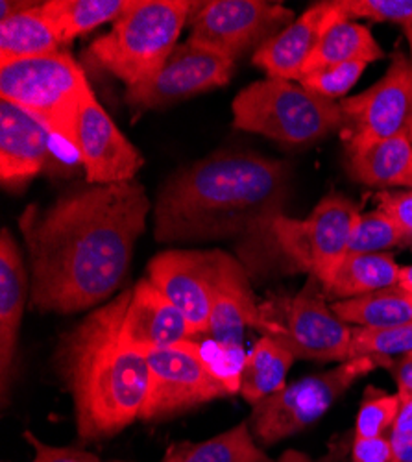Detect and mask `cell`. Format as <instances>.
Listing matches in <instances>:
<instances>
[{
  "mask_svg": "<svg viewBox=\"0 0 412 462\" xmlns=\"http://www.w3.org/2000/svg\"><path fill=\"white\" fill-rule=\"evenodd\" d=\"M89 89L84 69L69 52L0 65V98L33 115L74 152L80 106Z\"/></svg>",
  "mask_w": 412,
  "mask_h": 462,
  "instance_id": "8992f818",
  "label": "cell"
},
{
  "mask_svg": "<svg viewBox=\"0 0 412 462\" xmlns=\"http://www.w3.org/2000/svg\"><path fill=\"white\" fill-rule=\"evenodd\" d=\"M352 462H394V451L389 437L357 439L353 437Z\"/></svg>",
  "mask_w": 412,
  "mask_h": 462,
  "instance_id": "d590c367",
  "label": "cell"
},
{
  "mask_svg": "<svg viewBox=\"0 0 412 462\" xmlns=\"http://www.w3.org/2000/svg\"><path fill=\"white\" fill-rule=\"evenodd\" d=\"M232 60L185 42L148 82L128 88L126 102L137 109H156L204 91L226 86L233 70Z\"/></svg>",
  "mask_w": 412,
  "mask_h": 462,
  "instance_id": "4fadbf2b",
  "label": "cell"
},
{
  "mask_svg": "<svg viewBox=\"0 0 412 462\" xmlns=\"http://www.w3.org/2000/svg\"><path fill=\"white\" fill-rule=\"evenodd\" d=\"M412 352V320L383 329H352V359L362 356L394 357Z\"/></svg>",
  "mask_w": 412,
  "mask_h": 462,
  "instance_id": "4dcf8cb0",
  "label": "cell"
},
{
  "mask_svg": "<svg viewBox=\"0 0 412 462\" xmlns=\"http://www.w3.org/2000/svg\"><path fill=\"white\" fill-rule=\"evenodd\" d=\"M380 209L387 213L399 227L412 237V190L407 192H381L378 197Z\"/></svg>",
  "mask_w": 412,
  "mask_h": 462,
  "instance_id": "e575fe53",
  "label": "cell"
},
{
  "mask_svg": "<svg viewBox=\"0 0 412 462\" xmlns=\"http://www.w3.org/2000/svg\"><path fill=\"white\" fill-rule=\"evenodd\" d=\"M405 35H407L408 47H410V63H412V28H405ZM410 139H412V128H410Z\"/></svg>",
  "mask_w": 412,
  "mask_h": 462,
  "instance_id": "b9f144b4",
  "label": "cell"
},
{
  "mask_svg": "<svg viewBox=\"0 0 412 462\" xmlns=\"http://www.w3.org/2000/svg\"><path fill=\"white\" fill-rule=\"evenodd\" d=\"M246 328H261V307L255 303L243 264L222 252L211 291L207 335L220 348L241 352Z\"/></svg>",
  "mask_w": 412,
  "mask_h": 462,
  "instance_id": "e0dca14e",
  "label": "cell"
},
{
  "mask_svg": "<svg viewBox=\"0 0 412 462\" xmlns=\"http://www.w3.org/2000/svg\"><path fill=\"white\" fill-rule=\"evenodd\" d=\"M410 310H412V300H410Z\"/></svg>",
  "mask_w": 412,
  "mask_h": 462,
  "instance_id": "7bdbcfd3",
  "label": "cell"
},
{
  "mask_svg": "<svg viewBox=\"0 0 412 462\" xmlns=\"http://www.w3.org/2000/svg\"><path fill=\"white\" fill-rule=\"evenodd\" d=\"M401 266L390 254H348L324 291L339 300L357 298L399 283Z\"/></svg>",
  "mask_w": 412,
  "mask_h": 462,
  "instance_id": "603a6c76",
  "label": "cell"
},
{
  "mask_svg": "<svg viewBox=\"0 0 412 462\" xmlns=\"http://www.w3.org/2000/svg\"><path fill=\"white\" fill-rule=\"evenodd\" d=\"M30 294V274L15 237L8 227L0 234V379L3 396L14 375L21 322Z\"/></svg>",
  "mask_w": 412,
  "mask_h": 462,
  "instance_id": "ffe728a7",
  "label": "cell"
},
{
  "mask_svg": "<svg viewBox=\"0 0 412 462\" xmlns=\"http://www.w3.org/2000/svg\"><path fill=\"white\" fill-rule=\"evenodd\" d=\"M61 49L63 43L43 15L41 3H33L12 17L0 21V65L54 56L65 52Z\"/></svg>",
  "mask_w": 412,
  "mask_h": 462,
  "instance_id": "7402d4cb",
  "label": "cell"
},
{
  "mask_svg": "<svg viewBox=\"0 0 412 462\" xmlns=\"http://www.w3.org/2000/svg\"><path fill=\"white\" fill-rule=\"evenodd\" d=\"M341 137L346 153L364 150L412 128V63L403 52L392 56L383 79L361 95L339 102Z\"/></svg>",
  "mask_w": 412,
  "mask_h": 462,
  "instance_id": "7c38bea8",
  "label": "cell"
},
{
  "mask_svg": "<svg viewBox=\"0 0 412 462\" xmlns=\"http://www.w3.org/2000/svg\"><path fill=\"white\" fill-rule=\"evenodd\" d=\"M50 137L33 115L0 98V180L6 189L24 187L45 169Z\"/></svg>",
  "mask_w": 412,
  "mask_h": 462,
  "instance_id": "d6986e66",
  "label": "cell"
},
{
  "mask_svg": "<svg viewBox=\"0 0 412 462\" xmlns=\"http://www.w3.org/2000/svg\"><path fill=\"white\" fill-rule=\"evenodd\" d=\"M389 437H412V398H401V407Z\"/></svg>",
  "mask_w": 412,
  "mask_h": 462,
  "instance_id": "74e56055",
  "label": "cell"
},
{
  "mask_svg": "<svg viewBox=\"0 0 412 462\" xmlns=\"http://www.w3.org/2000/svg\"><path fill=\"white\" fill-rule=\"evenodd\" d=\"M350 176L368 187H412V139L390 137L348 153Z\"/></svg>",
  "mask_w": 412,
  "mask_h": 462,
  "instance_id": "44dd1931",
  "label": "cell"
},
{
  "mask_svg": "<svg viewBox=\"0 0 412 462\" xmlns=\"http://www.w3.org/2000/svg\"><path fill=\"white\" fill-rule=\"evenodd\" d=\"M296 357L276 338L263 335L244 356L241 370V394L252 405L263 402L285 387V379Z\"/></svg>",
  "mask_w": 412,
  "mask_h": 462,
  "instance_id": "cb8c5ba5",
  "label": "cell"
},
{
  "mask_svg": "<svg viewBox=\"0 0 412 462\" xmlns=\"http://www.w3.org/2000/svg\"><path fill=\"white\" fill-rule=\"evenodd\" d=\"M144 356L150 368L148 396L141 412L144 421H163L233 394L207 359L204 346L193 338Z\"/></svg>",
  "mask_w": 412,
  "mask_h": 462,
  "instance_id": "30bf717a",
  "label": "cell"
},
{
  "mask_svg": "<svg viewBox=\"0 0 412 462\" xmlns=\"http://www.w3.org/2000/svg\"><path fill=\"white\" fill-rule=\"evenodd\" d=\"M197 8L198 3L189 0H130L114 28L91 43L87 58L128 88L144 84L178 47V37Z\"/></svg>",
  "mask_w": 412,
  "mask_h": 462,
  "instance_id": "277c9868",
  "label": "cell"
},
{
  "mask_svg": "<svg viewBox=\"0 0 412 462\" xmlns=\"http://www.w3.org/2000/svg\"><path fill=\"white\" fill-rule=\"evenodd\" d=\"M261 331L281 342L296 359H352V329L325 303L324 285L309 276L306 287L276 305L261 307Z\"/></svg>",
  "mask_w": 412,
  "mask_h": 462,
  "instance_id": "9c48e42d",
  "label": "cell"
},
{
  "mask_svg": "<svg viewBox=\"0 0 412 462\" xmlns=\"http://www.w3.org/2000/svg\"><path fill=\"white\" fill-rule=\"evenodd\" d=\"M150 200L132 180L70 192L19 224L30 264V303L47 313H78L105 301L124 282Z\"/></svg>",
  "mask_w": 412,
  "mask_h": 462,
  "instance_id": "6da1fadb",
  "label": "cell"
},
{
  "mask_svg": "<svg viewBox=\"0 0 412 462\" xmlns=\"http://www.w3.org/2000/svg\"><path fill=\"white\" fill-rule=\"evenodd\" d=\"M128 5L130 0H49L41 3V12L67 45L100 24L115 23Z\"/></svg>",
  "mask_w": 412,
  "mask_h": 462,
  "instance_id": "83f0119b",
  "label": "cell"
},
{
  "mask_svg": "<svg viewBox=\"0 0 412 462\" xmlns=\"http://www.w3.org/2000/svg\"><path fill=\"white\" fill-rule=\"evenodd\" d=\"M366 67L368 63L362 61L327 65L304 74L298 84H302L306 89L325 100L343 102L346 95L353 89V86L359 82Z\"/></svg>",
  "mask_w": 412,
  "mask_h": 462,
  "instance_id": "1f68e13d",
  "label": "cell"
},
{
  "mask_svg": "<svg viewBox=\"0 0 412 462\" xmlns=\"http://www.w3.org/2000/svg\"><path fill=\"white\" fill-rule=\"evenodd\" d=\"M348 21L368 19L412 28V0H336Z\"/></svg>",
  "mask_w": 412,
  "mask_h": 462,
  "instance_id": "d6a6232c",
  "label": "cell"
},
{
  "mask_svg": "<svg viewBox=\"0 0 412 462\" xmlns=\"http://www.w3.org/2000/svg\"><path fill=\"white\" fill-rule=\"evenodd\" d=\"M292 21L294 14L281 3L211 0L198 3L187 42L235 61L252 49L259 51Z\"/></svg>",
  "mask_w": 412,
  "mask_h": 462,
  "instance_id": "8fae6325",
  "label": "cell"
},
{
  "mask_svg": "<svg viewBox=\"0 0 412 462\" xmlns=\"http://www.w3.org/2000/svg\"><path fill=\"white\" fill-rule=\"evenodd\" d=\"M161 462H272L269 455L257 448L250 423L224 431L204 442L172 444Z\"/></svg>",
  "mask_w": 412,
  "mask_h": 462,
  "instance_id": "484cf974",
  "label": "cell"
},
{
  "mask_svg": "<svg viewBox=\"0 0 412 462\" xmlns=\"http://www.w3.org/2000/svg\"><path fill=\"white\" fill-rule=\"evenodd\" d=\"M401 407L399 394H389L383 389L368 387L361 409L357 412L355 431L357 439H381L389 437Z\"/></svg>",
  "mask_w": 412,
  "mask_h": 462,
  "instance_id": "f546056e",
  "label": "cell"
},
{
  "mask_svg": "<svg viewBox=\"0 0 412 462\" xmlns=\"http://www.w3.org/2000/svg\"><path fill=\"white\" fill-rule=\"evenodd\" d=\"M77 156L91 185H115L135 178L144 165L141 152L111 121L89 89L82 100L77 126Z\"/></svg>",
  "mask_w": 412,
  "mask_h": 462,
  "instance_id": "9a60e30c",
  "label": "cell"
},
{
  "mask_svg": "<svg viewBox=\"0 0 412 462\" xmlns=\"http://www.w3.org/2000/svg\"><path fill=\"white\" fill-rule=\"evenodd\" d=\"M383 56L385 52L381 45L376 42V37L371 35L370 28L355 21L343 19L331 24L329 30L324 33L322 42L318 43L315 54L311 56L304 74L327 65L352 63V61L373 63V61H380Z\"/></svg>",
  "mask_w": 412,
  "mask_h": 462,
  "instance_id": "4316f807",
  "label": "cell"
},
{
  "mask_svg": "<svg viewBox=\"0 0 412 462\" xmlns=\"http://www.w3.org/2000/svg\"><path fill=\"white\" fill-rule=\"evenodd\" d=\"M288 167L252 153H215L178 172L160 192V243H198L248 234L283 215Z\"/></svg>",
  "mask_w": 412,
  "mask_h": 462,
  "instance_id": "7a4b0ae2",
  "label": "cell"
},
{
  "mask_svg": "<svg viewBox=\"0 0 412 462\" xmlns=\"http://www.w3.org/2000/svg\"><path fill=\"white\" fill-rule=\"evenodd\" d=\"M410 243L412 237L381 209L361 213L348 254H383L392 246Z\"/></svg>",
  "mask_w": 412,
  "mask_h": 462,
  "instance_id": "f1b7e54d",
  "label": "cell"
},
{
  "mask_svg": "<svg viewBox=\"0 0 412 462\" xmlns=\"http://www.w3.org/2000/svg\"><path fill=\"white\" fill-rule=\"evenodd\" d=\"M361 213V208L344 195H329L307 218L278 215L267 229L298 271L307 273L325 287L350 252Z\"/></svg>",
  "mask_w": 412,
  "mask_h": 462,
  "instance_id": "ba28073f",
  "label": "cell"
},
{
  "mask_svg": "<svg viewBox=\"0 0 412 462\" xmlns=\"http://www.w3.org/2000/svg\"><path fill=\"white\" fill-rule=\"evenodd\" d=\"M278 462H315L311 457H307L306 453H302V451H298V449H288V451H285L279 458H278Z\"/></svg>",
  "mask_w": 412,
  "mask_h": 462,
  "instance_id": "ab89813d",
  "label": "cell"
},
{
  "mask_svg": "<svg viewBox=\"0 0 412 462\" xmlns=\"http://www.w3.org/2000/svg\"><path fill=\"white\" fill-rule=\"evenodd\" d=\"M387 370L394 377L399 398H412V352L390 359Z\"/></svg>",
  "mask_w": 412,
  "mask_h": 462,
  "instance_id": "8d00e7d4",
  "label": "cell"
},
{
  "mask_svg": "<svg viewBox=\"0 0 412 462\" xmlns=\"http://www.w3.org/2000/svg\"><path fill=\"white\" fill-rule=\"evenodd\" d=\"M130 298L132 287L60 338L54 363L74 402L82 440L115 437L141 420L150 368L146 356L121 335Z\"/></svg>",
  "mask_w": 412,
  "mask_h": 462,
  "instance_id": "3957f363",
  "label": "cell"
},
{
  "mask_svg": "<svg viewBox=\"0 0 412 462\" xmlns=\"http://www.w3.org/2000/svg\"><path fill=\"white\" fill-rule=\"evenodd\" d=\"M392 357L362 356L336 368L307 375L253 405L250 414L252 435L270 446L304 431L339 400L355 381L376 368H387Z\"/></svg>",
  "mask_w": 412,
  "mask_h": 462,
  "instance_id": "52a82bcc",
  "label": "cell"
},
{
  "mask_svg": "<svg viewBox=\"0 0 412 462\" xmlns=\"http://www.w3.org/2000/svg\"><path fill=\"white\" fill-rule=\"evenodd\" d=\"M24 440H28L33 448L32 462H100V458L89 451L78 448H58L49 446L35 439L30 431H24Z\"/></svg>",
  "mask_w": 412,
  "mask_h": 462,
  "instance_id": "836d02e7",
  "label": "cell"
},
{
  "mask_svg": "<svg viewBox=\"0 0 412 462\" xmlns=\"http://www.w3.org/2000/svg\"><path fill=\"white\" fill-rule=\"evenodd\" d=\"M403 291H407L408 294H412V266H401L399 271V283H398Z\"/></svg>",
  "mask_w": 412,
  "mask_h": 462,
  "instance_id": "60d3db41",
  "label": "cell"
},
{
  "mask_svg": "<svg viewBox=\"0 0 412 462\" xmlns=\"http://www.w3.org/2000/svg\"><path fill=\"white\" fill-rule=\"evenodd\" d=\"M412 294L399 285L331 303L333 313L344 324L366 329H383L412 320Z\"/></svg>",
  "mask_w": 412,
  "mask_h": 462,
  "instance_id": "d4e9b609",
  "label": "cell"
},
{
  "mask_svg": "<svg viewBox=\"0 0 412 462\" xmlns=\"http://www.w3.org/2000/svg\"><path fill=\"white\" fill-rule=\"evenodd\" d=\"M121 335L126 344L142 354L170 348L197 337L178 307L148 278L132 287Z\"/></svg>",
  "mask_w": 412,
  "mask_h": 462,
  "instance_id": "ac0fdd59",
  "label": "cell"
},
{
  "mask_svg": "<svg viewBox=\"0 0 412 462\" xmlns=\"http://www.w3.org/2000/svg\"><path fill=\"white\" fill-rule=\"evenodd\" d=\"M394 462H396V460H394Z\"/></svg>",
  "mask_w": 412,
  "mask_h": 462,
  "instance_id": "ee69618b",
  "label": "cell"
},
{
  "mask_svg": "<svg viewBox=\"0 0 412 462\" xmlns=\"http://www.w3.org/2000/svg\"><path fill=\"white\" fill-rule=\"evenodd\" d=\"M32 5L33 3H15V0H14V3H10V0H3V3H0V21L12 17L14 14H17V12H21V10H24Z\"/></svg>",
  "mask_w": 412,
  "mask_h": 462,
  "instance_id": "f35d334b",
  "label": "cell"
},
{
  "mask_svg": "<svg viewBox=\"0 0 412 462\" xmlns=\"http://www.w3.org/2000/svg\"><path fill=\"white\" fill-rule=\"evenodd\" d=\"M220 257V250H167L148 263V280L178 307L197 337L209 331Z\"/></svg>",
  "mask_w": 412,
  "mask_h": 462,
  "instance_id": "5bb4252c",
  "label": "cell"
},
{
  "mask_svg": "<svg viewBox=\"0 0 412 462\" xmlns=\"http://www.w3.org/2000/svg\"><path fill=\"white\" fill-rule=\"evenodd\" d=\"M233 126L294 146L320 141L343 128L339 102L325 100L302 84L269 79L244 88L232 104Z\"/></svg>",
  "mask_w": 412,
  "mask_h": 462,
  "instance_id": "5b68a950",
  "label": "cell"
},
{
  "mask_svg": "<svg viewBox=\"0 0 412 462\" xmlns=\"http://www.w3.org/2000/svg\"><path fill=\"white\" fill-rule=\"evenodd\" d=\"M346 19L336 0L318 3L294 19L270 42L253 54V63L269 72L270 79L299 80L315 54L324 33L336 21Z\"/></svg>",
  "mask_w": 412,
  "mask_h": 462,
  "instance_id": "2e32d148",
  "label": "cell"
}]
</instances>
